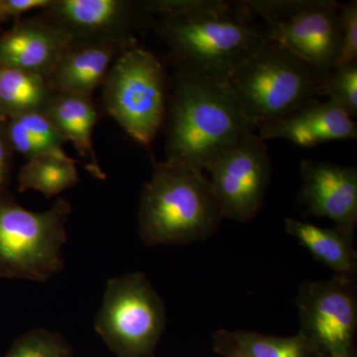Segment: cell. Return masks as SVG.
Segmentation results:
<instances>
[{"label":"cell","mask_w":357,"mask_h":357,"mask_svg":"<svg viewBox=\"0 0 357 357\" xmlns=\"http://www.w3.org/2000/svg\"><path fill=\"white\" fill-rule=\"evenodd\" d=\"M41 15L73 41L136 43L131 34L133 4L126 0H53Z\"/></svg>","instance_id":"7c38bea8"},{"label":"cell","mask_w":357,"mask_h":357,"mask_svg":"<svg viewBox=\"0 0 357 357\" xmlns=\"http://www.w3.org/2000/svg\"><path fill=\"white\" fill-rule=\"evenodd\" d=\"M73 349L60 333L36 328L16 340L4 357H70Z\"/></svg>","instance_id":"7402d4cb"},{"label":"cell","mask_w":357,"mask_h":357,"mask_svg":"<svg viewBox=\"0 0 357 357\" xmlns=\"http://www.w3.org/2000/svg\"><path fill=\"white\" fill-rule=\"evenodd\" d=\"M215 349L225 357H318L306 338L278 337L243 331L220 330L213 337Z\"/></svg>","instance_id":"d6986e66"},{"label":"cell","mask_w":357,"mask_h":357,"mask_svg":"<svg viewBox=\"0 0 357 357\" xmlns=\"http://www.w3.org/2000/svg\"><path fill=\"white\" fill-rule=\"evenodd\" d=\"M229 357H248V356H229Z\"/></svg>","instance_id":"f1b7e54d"},{"label":"cell","mask_w":357,"mask_h":357,"mask_svg":"<svg viewBox=\"0 0 357 357\" xmlns=\"http://www.w3.org/2000/svg\"><path fill=\"white\" fill-rule=\"evenodd\" d=\"M225 1L218 0H151L141 4L143 10L159 16L160 20L188 17L213 10Z\"/></svg>","instance_id":"cb8c5ba5"},{"label":"cell","mask_w":357,"mask_h":357,"mask_svg":"<svg viewBox=\"0 0 357 357\" xmlns=\"http://www.w3.org/2000/svg\"><path fill=\"white\" fill-rule=\"evenodd\" d=\"M204 171L222 218L250 222L263 206L272 175L266 143L248 133Z\"/></svg>","instance_id":"9c48e42d"},{"label":"cell","mask_w":357,"mask_h":357,"mask_svg":"<svg viewBox=\"0 0 357 357\" xmlns=\"http://www.w3.org/2000/svg\"><path fill=\"white\" fill-rule=\"evenodd\" d=\"M7 20H7L6 16L4 15V13H2L1 7H0V33H1L2 24H3L4 22H6Z\"/></svg>","instance_id":"83f0119b"},{"label":"cell","mask_w":357,"mask_h":357,"mask_svg":"<svg viewBox=\"0 0 357 357\" xmlns=\"http://www.w3.org/2000/svg\"><path fill=\"white\" fill-rule=\"evenodd\" d=\"M3 122L7 140L14 153L20 154L26 161L42 157L73 159L63 150L67 141L44 112H30Z\"/></svg>","instance_id":"ac0fdd59"},{"label":"cell","mask_w":357,"mask_h":357,"mask_svg":"<svg viewBox=\"0 0 357 357\" xmlns=\"http://www.w3.org/2000/svg\"><path fill=\"white\" fill-rule=\"evenodd\" d=\"M222 218L204 171L165 161L155 164L141 192L138 225L148 246L203 241Z\"/></svg>","instance_id":"7a4b0ae2"},{"label":"cell","mask_w":357,"mask_h":357,"mask_svg":"<svg viewBox=\"0 0 357 357\" xmlns=\"http://www.w3.org/2000/svg\"><path fill=\"white\" fill-rule=\"evenodd\" d=\"M73 40L40 14L20 18L0 33V67L31 73L48 81Z\"/></svg>","instance_id":"4fadbf2b"},{"label":"cell","mask_w":357,"mask_h":357,"mask_svg":"<svg viewBox=\"0 0 357 357\" xmlns=\"http://www.w3.org/2000/svg\"><path fill=\"white\" fill-rule=\"evenodd\" d=\"M227 84L251 128L259 129L319 98L321 79L266 37L237 62Z\"/></svg>","instance_id":"277c9868"},{"label":"cell","mask_w":357,"mask_h":357,"mask_svg":"<svg viewBox=\"0 0 357 357\" xmlns=\"http://www.w3.org/2000/svg\"><path fill=\"white\" fill-rule=\"evenodd\" d=\"M166 326L163 301L140 272L109 279L96 332L117 357H153Z\"/></svg>","instance_id":"52a82bcc"},{"label":"cell","mask_w":357,"mask_h":357,"mask_svg":"<svg viewBox=\"0 0 357 357\" xmlns=\"http://www.w3.org/2000/svg\"><path fill=\"white\" fill-rule=\"evenodd\" d=\"M14 152L7 140L4 122L0 121V197L7 192L14 166Z\"/></svg>","instance_id":"484cf974"},{"label":"cell","mask_w":357,"mask_h":357,"mask_svg":"<svg viewBox=\"0 0 357 357\" xmlns=\"http://www.w3.org/2000/svg\"><path fill=\"white\" fill-rule=\"evenodd\" d=\"M166 160L204 171L253 129L227 84L178 70L166 115Z\"/></svg>","instance_id":"6da1fadb"},{"label":"cell","mask_w":357,"mask_h":357,"mask_svg":"<svg viewBox=\"0 0 357 357\" xmlns=\"http://www.w3.org/2000/svg\"><path fill=\"white\" fill-rule=\"evenodd\" d=\"M267 38L312 68L321 79L335 67L340 52V3L307 0L294 13L265 21Z\"/></svg>","instance_id":"30bf717a"},{"label":"cell","mask_w":357,"mask_h":357,"mask_svg":"<svg viewBox=\"0 0 357 357\" xmlns=\"http://www.w3.org/2000/svg\"><path fill=\"white\" fill-rule=\"evenodd\" d=\"M321 96L340 105L351 119L357 115V63L333 68L323 79Z\"/></svg>","instance_id":"603a6c76"},{"label":"cell","mask_w":357,"mask_h":357,"mask_svg":"<svg viewBox=\"0 0 357 357\" xmlns=\"http://www.w3.org/2000/svg\"><path fill=\"white\" fill-rule=\"evenodd\" d=\"M258 135L263 140L286 139L302 147L331 141L356 140L357 126L333 100H310L295 112L265 124Z\"/></svg>","instance_id":"5bb4252c"},{"label":"cell","mask_w":357,"mask_h":357,"mask_svg":"<svg viewBox=\"0 0 357 357\" xmlns=\"http://www.w3.org/2000/svg\"><path fill=\"white\" fill-rule=\"evenodd\" d=\"M77 163L81 162L54 157L29 160L20 168L18 190L21 192L34 190L42 192L47 198H52L79 184Z\"/></svg>","instance_id":"44dd1931"},{"label":"cell","mask_w":357,"mask_h":357,"mask_svg":"<svg viewBox=\"0 0 357 357\" xmlns=\"http://www.w3.org/2000/svg\"><path fill=\"white\" fill-rule=\"evenodd\" d=\"M70 213L72 206L63 198L35 213L8 192L0 197V277L46 282L60 273Z\"/></svg>","instance_id":"5b68a950"},{"label":"cell","mask_w":357,"mask_h":357,"mask_svg":"<svg viewBox=\"0 0 357 357\" xmlns=\"http://www.w3.org/2000/svg\"><path fill=\"white\" fill-rule=\"evenodd\" d=\"M53 0H0V7L7 20H20L29 11L44 10Z\"/></svg>","instance_id":"4316f807"},{"label":"cell","mask_w":357,"mask_h":357,"mask_svg":"<svg viewBox=\"0 0 357 357\" xmlns=\"http://www.w3.org/2000/svg\"><path fill=\"white\" fill-rule=\"evenodd\" d=\"M285 229L318 261L335 272V276L356 279L357 253L354 234L335 227H317L307 222L286 218Z\"/></svg>","instance_id":"e0dca14e"},{"label":"cell","mask_w":357,"mask_h":357,"mask_svg":"<svg viewBox=\"0 0 357 357\" xmlns=\"http://www.w3.org/2000/svg\"><path fill=\"white\" fill-rule=\"evenodd\" d=\"M237 2L208 13L160 20L157 30L178 70L227 84L237 62L267 37Z\"/></svg>","instance_id":"3957f363"},{"label":"cell","mask_w":357,"mask_h":357,"mask_svg":"<svg viewBox=\"0 0 357 357\" xmlns=\"http://www.w3.org/2000/svg\"><path fill=\"white\" fill-rule=\"evenodd\" d=\"M107 114L134 140L149 147L165 124L167 77L151 52L132 44L115 59L102 84Z\"/></svg>","instance_id":"8992f818"},{"label":"cell","mask_w":357,"mask_h":357,"mask_svg":"<svg viewBox=\"0 0 357 357\" xmlns=\"http://www.w3.org/2000/svg\"><path fill=\"white\" fill-rule=\"evenodd\" d=\"M130 45L73 41L61 56L48 83L55 93L91 98L93 91L102 86L115 59Z\"/></svg>","instance_id":"9a60e30c"},{"label":"cell","mask_w":357,"mask_h":357,"mask_svg":"<svg viewBox=\"0 0 357 357\" xmlns=\"http://www.w3.org/2000/svg\"><path fill=\"white\" fill-rule=\"evenodd\" d=\"M59 133L70 141L86 162V170L98 180L107 175L100 168L93 145V133L98 112L91 96L55 93L44 109Z\"/></svg>","instance_id":"2e32d148"},{"label":"cell","mask_w":357,"mask_h":357,"mask_svg":"<svg viewBox=\"0 0 357 357\" xmlns=\"http://www.w3.org/2000/svg\"><path fill=\"white\" fill-rule=\"evenodd\" d=\"M340 52L335 63L344 66L357 63V2L340 3Z\"/></svg>","instance_id":"d4e9b609"},{"label":"cell","mask_w":357,"mask_h":357,"mask_svg":"<svg viewBox=\"0 0 357 357\" xmlns=\"http://www.w3.org/2000/svg\"><path fill=\"white\" fill-rule=\"evenodd\" d=\"M55 91L44 77L0 67V121L44 112Z\"/></svg>","instance_id":"ffe728a7"},{"label":"cell","mask_w":357,"mask_h":357,"mask_svg":"<svg viewBox=\"0 0 357 357\" xmlns=\"http://www.w3.org/2000/svg\"><path fill=\"white\" fill-rule=\"evenodd\" d=\"M300 335L318 357H354L357 326V299L354 279L301 285L297 298Z\"/></svg>","instance_id":"ba28073f"},{"label":"cell","mask_w":357,"mask_h":357,"mask_svg":"<svg viewBox=\"0 0 357 357\" xmlns=\"http://www.w3.org/2000/svg\"><path fill=\"white\" fill-rule=\"evenodd\" d=\"M299 202L318 218L354 234L357 225V169L333 162L304 159L300 164Z\"/></svg>","instance_id":"8fae6325"}]
</instances>
